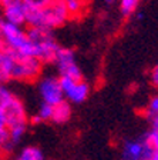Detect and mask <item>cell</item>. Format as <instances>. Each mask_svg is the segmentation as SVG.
Instances as JSON below:
<instances>
[{
  "instance_id": "1",
  "label": "cell",
  "mask_w": 158,
  "mask_h": 160,
  "mask_svg": "<svg viewBox=\"0 0 158 160\" xmlns=\"http://www.w3.org/2000/svg\"><path fill=\"white\" fill-rule=\"evenodd\" d=\"M0 52L20 57H36L33 42L29 39L23 26H16L4 19L0 20Z\"/></svg>"
},
{
  "instance_id": "2",
  "label": "cell",
  "mask_w": 158,
  "mask_h": 160,
  "mask_svg": "<svg viewBox=\"0 0 158 160\" xmlns=\"http://www.w3.org/2000/svg\"><path fill=\"white\" fill-rule=\"evenodd\" d=\"M69 17L64 0H53L44 9H27L26 23L33 29L51 30L64 24Z\"/></svg>"
},
{
  "instance_id": "3",
  "label": "cell",
  "mask_w": 158,
  "mask_h": 160,
  "mask_svg": "<svg viewBox=\"0 0 158 160\" xmlns=\"http://www.w3.org/2000/svg\"><path fill=\"white\" fill-rule=\"evenodd\" d=\"M27 36L34 44L36 59H39L41 63H53L56 60L60 46L51 34V30L30 27L27 30Z\"/></svg>"
},
{
  "instance_id": "4",
  "label": "cell",
  "mask_w": 158,
  "mask_h": 160,
  "mask_svg": "<svg viewBox=\"0 0 158 160\" xmlns=\"http://www.w3.org/2000/svg\"><path fill=\"white\" fill-rule=\"evenodd\" d=\"M54 63L59 67L60 77H69V79L77 80V82L83 80V73H81V70H80L79 64H77L74 52L71 49L60 47Z\"/></svg>"
},
{
  "instance_id": "5",
  "label": "cell",
  "mask_w": 158,
  "mask_h": 160,
  "mask_svg": "<svg viewBox=\"0 0 158 160\" xmlns=\"http://www.w3.org/2000/svg\"><path fill=\"white\" fill-rule=\"evenodd\" d=\"M41 62L36 57H20L14 59L12 79L22 82H33L41 73Z\"/></svg>"
},
{
  "instance_id": "6",
  "label": "cell",
  "mask_w": 158,
  "mask_h": 160,
  "mask_svg": "<svg viewBox=\"0 0 158 160\" xmlns=\"http://www.w3.org/2000/svg\"><path fill=\"white\" fill-rule=\"evenodd\" d=\"M155 153L145 140H127L122 146L121 160H150Z\"/></svg>"
},
{
  "instance_id": "7",
  "label": "cell",
  "mask_w": 158,
  "mask_h": 160,
  "mask_svg": "<svg viewBox=\"0 0 158 160\" xmlns=\"http://www.w3.org/2000/svg\"><path fill=\"white\" fill-rule=\"evenodd\" d=\"M60 86H61L64 97L73 103H83L90 94V86L84 80H73L69 77H60Z\"/></svg>"
},
{
  "instance_id": "8",
  "label": "cell",
  "mask_w": 158,
  "mask_h": 160,
  "mask_svg": "<svg viewBox=\"0 0 158 160\" xmlns=\"http://www.w3.org/2000/svg\"><path fill=\"white\" fill-rule=\"evenodd\" d=\"M40 96L43 99V103L50 106H57L59 103L64 102V94H63L61 86H60V79L56 77H44L40 82Z\"/></svg>"
},
{
  "instance_id": "9",
  "label": "cell",
  "mask_w": 158,
  "mask_h": 160,
  "mask_svg": "<svg viewBox=\"0 0 158 160\" xmlns=\"http://www.w3.org/2000/svg\"><path fill=\"white\" fill-rule=\"evenodd\" d=\"M4 20L16 26H23L26 23L27 7L23 0H2Z\"/></svg>"
},
{
  "instance_id": "10",
  "label": "cell",
  "mask_w": 158,
  "mask_h": 160,
  "mask_svg": "<svg viewBox=\"0 0 158 160\" xmlns=\"http://www.w3.org/2000/svg\"><path fill=\"white\" fill-rule=\"evenodd\" d=\"M71 117V106H70L69 102H61L57 106H54L53 109V117L51 120L56 122V123H66L67 120Z\"/></svg>"
},
{
  "instance_id": "11",
  "label": "cell",
  "mask_w": 158,
  "mask_h": 160,
  "mask_svg": "<svg viewBox=\"0 0 158 160\" xmlns=\"http://www.w3.org/2000/svg\"><path fill=\"white\" fill-rule=\"evenodd\" d=\"M70 17H80L86 10V0H64Z\"/></svg>"
},
{
  "instance_id": "12",
  "label": "cell",
  "mask_w": 158,
  "mask_h": 160,
  "mask_svg": "<svg viewBox=\"0 0 158 160\" xmlns=\"http://www.w3.org/2000/svg\"><path fill=\"white\" fill-rule=\"evenodd\" d=\"M14 160H44V156L39 147L27 146L20 152V154Z\"/></svg>"
},
{
  "instance_id": "13",
  "label": "cell",
  "mask_w": 158,
  "mask_h": 160,
  "mask_svg": "<svg viewBox=\"0 0 158 160\" xmlns=\"http://www.w3.org/2000/svg\"><path fill=\"white\" fill-rule=\"evenodd\" d=\"M138 6V0H120V10L124 16H130L134 13Z\"/></svg>"
},
{
  "instance_id": "14",
  "label": "cell",
  "mask_w": 158,
  "mask_h": 160,
  "mask_svg": "<svg viewBox=\"0 0 158 160\" xmlns=\"http://www.w3.org/2000/svg\"><path fill=\"white\" fill-rule=\"evenodd\" d=\"M53 109H54V106H50V104L41 103V106H40L37 114H39V117L43 120V122H46V120H51V117H53Z\"/></svg>"
},
{
  "instance_id": "15",
  "label": "cell",
  "mask_w": 158,
  "mask_h": 160,
  "mask_svg": "<svg viewBox=\"0 0 158 160\" xmlns=\"http://www.w3.org/2000/svg\"><path fill=\"white\" fill-rule=\"evenodd\" d=\"M27 9H44L53 0H23Z\"/></svg>"
},
{
  "instance_id": "16",
  "label": "cell",
  "mask_w": 158,
  "mask_h": 160,
  "mask_svg": "<svg viewBox=\"0 0 158 160\" xmlns=\"http://www.w3.org/2000/svg\"><path fill=\"white\" fill-rule=\"evenodd\" d=\"M147 114L150 117H157L158 116V96H154L148 103V109H147Z\"/></svg>"
},
{
  "instance_id": "17",
  "label": "cell",
  "mask_w": 158,
  "mask_h": 160,
  "mask_svg": "<svg viewBox=\"0 0 158 160\" xmlns=\"http://www.w3.org/2000/svg\"><path fill=\"white\" fill-rule=\"evenodd\" d=\"M144 140L152 147V149L155 150V152H158V133L155 132V130L151 129V132H150V133L145 136Z\"/></svg>"
},
{
  "instance_id": "18",
  "label": "cell",
  "mask_w": 158,
  "mask_h": 160,
  "mask_svg": "<svg viewBox=\"0 0 158 160\" xmlns=\"http://www.w3.org/2000/svg\"><path fill=\"white\" fill-rule=\"evenodd\" d=\"M151 82L154 86H158V63L155 64V67L151 72Z\"/></svg>"
},
{
  "instance_id": "19",
  "label": "cell",
  "mask_w": 158,
  "mask_h": 160,
  "mask_svg": "<svg viewBox=\"0 0 158 160\" xmlns=\"http://www.w3.org/2000/svg\"><path fill=\"white\" fill-rule=\"evenodd\" d=\"M7 129V123H6V117H4V113L0 110V132Z\"/></svg>"
},
{
  "instance_id": "20",
  "label": "cell",
  "mask_w": 158,
  "mask_h": 160,
  "mask_svg": "<svg viewBox=\"0 0 158 160\" xmlns=\"http://www.w3.org/2000/svg\"><path fill=\"white\" fill-rule=\"evenodd\" d=\"M30 122H31V123H33V124H40V123H41V122H43V120L40 119V117H39V114L36 113L33 117H31V119H30Z\"/></svg>"
},
{
  "instance_id": "21",
  "label": "cell",
  "mask_w": 158,
  "mask_h": 160,
  "mask_svg": "<svg viewBox=\"0 0 158 160\" xmlns=\"http://www.w3.org/2000/svg\"><path fill=\"white\" fill-rule=\"evenodd\" d=\"M152 130H155L158 133V116L152 119Z\"/></svg>"
},
{
  "instance_id": "22",
  "label": "cell",
  "mask_w": 158,
  "mask_h": 160,
  "mask_svg": "<svg viewBox=\"0 0 158 160\" xmlns=\"http://www.w3.org/2000/svg\"><path fill=\"white\" fill-rule=\"evenodd\" d=\"M104 2H105V4H113L115 0H104Z\"/></svg>"
},
{
  "instance_id": "23",
  "label": "cell",
  "mask_w": 158,
  "mask_h": 160,
  "mask_svg": "<svg viewBox=\"0 0 158 160\" xmlns=\"http://www.w3.org/2000/svg\"><path fill=\"white\" fill-rule=\"evenodd\" d=\"M0 160H4V154H3V150L0 149Z\"/></svg>"
},
{
  "instance_id": "24",
  "label": "cell",
  "mask_w": 158,
  "mask_h": 160,
  "mask_svg": "<svg viewBox=\"0 0 158 160\" xmlns=\"http://www.w3.org/2000/svg\"><path fill=\"white\" fill-rule=\"evenodd\" d=\"M150 160H158V152H157V153H155L154 156H152V157H151V159H150Z\"/></svg>"
},
{
  "instance_id": "25",
  "label": "cell",
  "mask_w": 158,
  "mask_h": 160,
  "mask_svg": "<svg viewBox=\"0 0 158 160\" xmlns=\"http://www.w3.org/2000/svg\"><path fill=\"white\" fill-rule=\"evenodd\" d=\"M142 17H144V14H142V13H137V19H138V20H141Z\"/></svg>"
},
{
  "instance_id": "26",
  "label": "cell",
  "mask_w": 158,
  "mask_h": 160,
  "mask_svg": "<svg viewBox=\"0 0 158 160\" xmlns=\"http://www.w3.org/2000/svg\"><path fill=\"white\" fill-rule=\"evenodd\" d=\"M0 9H2V0H0Z\"/></svg>"
}]
</instances>
